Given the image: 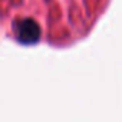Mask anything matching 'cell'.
I'll return each instance as SVG.
<instances>
[{
    "instance_id": "6da1fadb",
    "label": "cell",
    "mask_w": 122,
    "mask_h": 122,
    "mask_svg": "<svg viewBox=\"0 0 122 122\" xmlns=\"http://www.w3.org/2000/svg\"><path fill=\"white\" fill-rule=\"evenodd\" d=\"M15 33L20 43L23 45H35L40 40L42 29L39 23L32 17L20 19L15 23Z\"/></svg>"
}]
</instances>
